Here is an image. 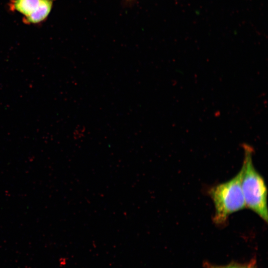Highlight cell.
<instances>
[{
	"mask_svg": "<svg viewBox=\"0 0 268 268\" xmlns=\"http://www.w3.org/2000/svg\"><path fill=\"white\" fill-rule=\"evenodd\" d=\"M243 168L226 182L217 184L208 190V194L214 206L213 222L224 225L229 216L246 207L242 190Z\"/></svg>",
	"mask_w": 268,
	"mask_h": 268,
	"instance_id": "cell-2",
	"label": "cell"
},
{
	"mask_svg": "<svg viewBox=\"0 0 268 268\" xmlns=\"http://www.w3.org/2000/svg\"><path fill=\"white\" fill-rule=\"evenodd\" d=\"M55 0H43L38 9L23 21L26 24H39L45 21L50 14Z\"/></svg>",
	"mask_w": 268,
	"mask_h": 268,
	"instance_id": "cell-4",
	"label": "cell"
},
{
	"mask_svg": "<svg viewBox=\"0 0 268 268\" xmlns=\"http://www.w3.org/2000/svg\"><path fill=\"white\" fill-rule=\"evenodd\" d=\"M43 1V0H11L9 7L11 11H17L25 17L35 12Z\"/></svg>",
	"mask_w": 268,
	"mask_h": 268,
	"instance_id": "cell-3",
	"label": "cell"
},
{
	"mask_svg": "<svg viewBox=\"0 0 268 268\" xmlns=\"http://www.w3.org/2000/svg\"><path fill=\"white\" fill-rule=\"evenodd\" d=\"M206 268H255V267L251 265H244L239 264H230L226 265L218 266L207 264L205 266Z\"/></svg>",
	"mask_w": 268,
	"mask_h": 268,
	"instance_id": "cell-5",
	"label": "cell"
},
{
	"mask_svg": "<svg viewBox=\"0 0 268 268\" xmlns=\"http://www.w3.org/2000/svg\"><path fill=\"white\" fill-rule=\"evenodd\" d=\"M244 155L242 167V190L247 207L268 222V191L265 180L255 168L253 155L254 150L246 143L243 144Z\"/></svg>",
	"mask_w": 268,
	"mask_h": 268,
	"instance_id": "cell-1",
	"label": "cell"
}]
</instances>
